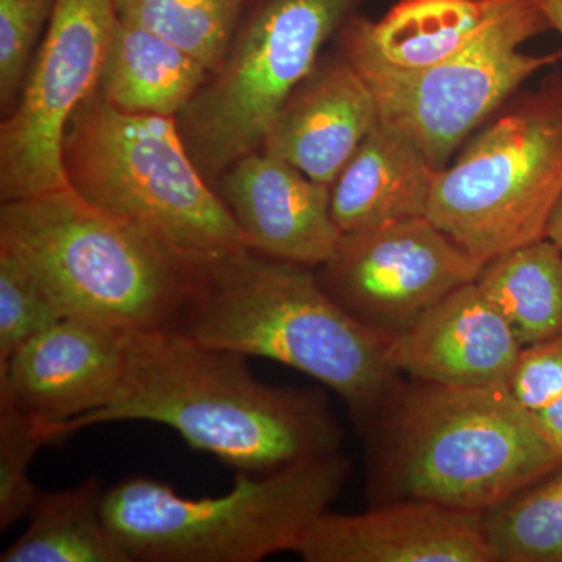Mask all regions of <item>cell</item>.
Wrapping results in <instances>:
<instances>
[{
	"instance_id": "cell-1",
	"label": "cell",
	"mask_w": 562,
	"mask_h": 562,
	"mask_svg": "<svg viewBox=\"0 0 562 562\" xmlns=\"http://www.w3.org/2000/svg\"><path fill=\"white\" fill-rule=\"evenodd\" d=\"M155 422L236 472L269 473L338 452L342 432L317 392L255 379L247 357L171 330L131 333L117 401L63 425L54 443L99 424Z\"/></svg>"
},
{
	"instance_id": "cell-2",
	"label": "cell",
	"mask_w": 562,
	"mask_h": 562,
	"mask_svg": "<svg viewBox=\"0 0 562 562\" xmlns=\"http://www.w3.org/2000/svg\"><path fill=\"white\" fill-rule=\"evenodd\" d=\"M171 331L313 376L371 428L402 387L387 358L391 339L350 316L313 268L255 250L203 271Z\"/></svg>"
},
{
	"instance_id": "cell-3",
	"label": "cell",
	"mask_w": 562,
	"mask_h": 562,
	"mask_svg": "<svg viewBox=\"0 0 562 562\" xmlns=\"http://www.w3.org/2000/svg\"><path fill=\"white\" fill-rule=\"evenodd\" d=\"M376 502L486 512L562 464V452L508 386L402 384L372 425Z\"/></svg>"
},
{
	"instance_id": "cell-4",
	"label": "cell",
	"mask_w": 562,
	"mask_h": 562,
	"mask_svg": "<svg viewBox=\"0 0 562 562\" xmlns=\"http://www.w3.org/2000/svg\"><path fill=\"white\" fill-rule=\"evenodd\" d=\"M0 249L63 316L125 333L172 330L205 271L70 188L2 202Z\"/></svg>"
},
{
	"instance_id": "cell-5",
	"label": "cell",
	"mask_w": 562,
	"mask_h": 562,
	"mask_svg": "<svg viewBox=\"0 0 562 562\" xmlns=\"http://www.w3.org/2000/svg\"><path fill=\"white\" fill-rule=\"evenodd\" d=\"M63 169L85 202L199 268L251 250L191 157L177 117L125 113L95 91L70 120Z\"/></svg>"
},
{
	"instance_id": "cell-6",
	"label": "cell",
	"mask_w": 562,
	"mask_h": 562,
	"mask_svg": "<svg viewBox=\"0 0 562 562\" xmlns=\"http://www.w3.org/2000/svg\"><path fill=\"white\" fill-rule=\"evenodd\" d=\"M342 454L306 458L269 473L236 472L217 497L128 476L103 491L102 514L131 562H258L295 552L349 479Z\"/></svg>"
},
{
	"instance_id": "cell-7",
	"label": "cell",
	"mask_w": 562,
	"mask_h": 562,
	"mask_svg": "<svg viewBox=\"0 0 562 562\" xmlns=\"http://www.w3.org/2000/svg\"><path fill=\"white\" fill-rule=\"evenodd\" d=\"M562 198V74L514 99L432 183L427 220L484 265L547 238Z\"/></svg>"
},
{
	"instance_id": "cell-8",
	"label": "cell",
	"mask_w": 562,
	"mask_h": 562,
	"mask_svg": "<svg viewBox=\"0 0 562 562\" xmlns=\"http://www.w3.org/2000/svg\"><path fill=\"white\" fill-rule=\"evenodd\" d=\"M362 0H247L224 63L177 117L210 183L260 150L277 114Z\"/></svg>"
},
{
	"instance_id": "cell-9",
	"label": "cell",
	"mask_w": 562,
	"mask_h": 562,
	"mask_svg": "<svg viewBox=\"0 0 562 562\" xmlns=\"http://www.w3.org/2000/svg\"><path fill=\"white\" fill-rule=\"evenodd\" d=\"M552 31L532 0H516L473 43L428 68L405 70L383 61L349 21L338 33L339 50L375 98L382 124L419 147L436 171L508 101L532 74L562 60V50L530 55L528 40Z\"/></svg>"
},
{
	"instance_id": "cell-10",
	"label": "cell",
	"mask_w": 562,
	"mask_h": 562,
	"mask_svg": "<svg viewBox=\"0 0 562 562\" xmlns=\"http://www.w3.org/2000/svg\"><path fill=\"white\" fill-rule=\"evenodd\" d=\"M117 21L114 0H57L20 101L0 125L2 202L68 188L66 132L98 91Z\"/></svg>"
},
{
	"instance_id": "cell-11",
	"label": "cell",
	"mask_w": 562,
	"mask_h": 562,
	"mask_svg": "<svg viewBox=\"0 0 562 562\" xmlns=\"http://www.w3.org/2000/svg\"><path fill=\"white\" fill-rule=\"evenodd\" d=\"M484 262L427 217L344 233L317 279L350 316L387 338L479 279Z\"/></svg>"
},
{
	"instance_id": "cell-12",
	"label": "cell",
	"mask_w": 562,
	"mask_h": 562,
	"mask_svg": "<svg viewBox=\"0 0 562 562\" xmlns=\"http://www.w3.org/2000/svg\"><path fill=\"white\" fill-rule=\"evenodd\" d=\"M128 336L63 317L0 368V403L40 424L54 443L63 425L117 401L127 376Z\"/></svg>"
},
{
	"instance_id": "cell-13",
	"label": "cell",
	"mask_w": 562,
	"mask_h": 562,
	"mask_svg": "<svg viewBox=\"0 0 562 562\" xmlns=\"http://www.w3.org/2000/svg\"><path fill=\"white\" fill-rule=\"evenodd\" d=\"M483 513L425 501L322 514L294 553L306 562H494Z\"/></svg>"
},
{
	"instance_id": "cell-14",
	"label": "cell",
	"mask_w": 562,
	"mask_h": 562,
	"mask_svg": "<svg viewBox=\"0 0 562 562\" xmlns=\"http://www.w3.org/2000/svg\"><path fill=\"white\" fill-rule=\"evenodd\" d=\"M251 250L319 268L342 233L331 217V187L262 149L233 162L213 183Z\"/></svg>"
},
{
	"instance_id": "cell-15",
	"label": "cell",
	"mask_w": 562,
	"mask_h": 562,
	"mask_svg": "<svg viewBox=\"0 0 562 562\" xmlns=\"http://www.w3.org/2000/svg\"><path fill=\"white\" fill-rule=\"evenodd\" d=\"M520 347L476 281L450 292L408 330L391 338L392 368L443 386H508Z\"/></svg>"
},
{
	"instance_id": "cell-16",
	"label": "cell",
	"mask_w": 562,
	"mask_h": 562,
	"mask_svg": "<svg viewBox=\"0 0 562 562\" xmlns=\"http://www.w3.org/2000/svg\"><path fill=\"white\" fill-rule=\"evenodd\" d=\"M379 122L371 88L339 52L317 61L292 91L261 149L331 187Z\"/></svg>"
},
{
	"instance_id": "cell-17",
	"label": "cell",
	"mask_w": 562,
	"mask_h": 562,
	"mask_svg": "<svg viewBox=\"0 0 562 562\" xmlns=\"http://www.w3.org/2000/svg\"><path fill=\"white\" fill-rule=\"evenodd\" d=\"M438 172L413 140L379 122L333 181V221L344 235L427 217Z\"/></svg>"
},
{
	"instance_id": "cell-18",
	"label": "cell",
	"mask_w": 562,
	"mask_h": 562,
	"mask_svg": "<svg viewBox=\"0 0 562 562\" xmlns=\"http://www.w3.org/2000/svg\"><path fill=\"white\" fill-rule=\"evenodd\" d=\"M516 0H398L379 21L351 16L349 25L394 68H428L473 43Z\"/></svg>"
},
{
	"instance_id": "cell-19",
	"label": "cell",
	"mask_w": 562,
	"mask_h": 562,
	"mask_svg": "<svg viewBox=\"0 0 562 562\" xmlns=\"http://www.w3.org/2000/svg\"><path fill=\"white\" fill-rule=\"evenodd\" d=\"M209 77L187 52L120 20L98 92L125 113L179 117Z\"/></svg>"
},
{
	"instance_id": "cell-20",
	"label": "cell",
	"mask_w": 562,
	"mask_h": 562,
	"mask_svg": "<svg viewBox=\"0 0 562 562\" xmlns=\"http://www.w3.org/2000/svg\"><path fill=\"white\" fill-rule=\"evenodd\" d=\"M95 476L68 490L43 492L29 525L0 562H131L102 514Z\"/></svg>"
},
{
	"instance_id": "cell-21",
	"label": "cell",
	"mask_w": 562,
	"mask_h": 562,
	"mask_svg": "<svg viewBox=\"0 0 562 562\" xmlns=\"http://www.w3.org/2000/svg\"><path fill=\"white\" fill-rule=\"evenodd\" d=\"M520 347L562 333V249L543 238L487 261L476 279Z\"/></svg>"
},
{
	"instance_id": "cell-22",
	"label": "cell",
	"mask_w": 562,
	"mask_h": 562,
	"mask_svg": "<svg viewBox=\"0 0 562 562\" xmlns=\"http://www.w3.org/2000/svg\"><path fill=\"white\" fill-rule=\"evenodd\" d=\"M494 562H562V464L483 513Z\"/></svg>"
},
{
	"instance_id": "cell-23",
	"label": "cell",
	"mask_w": 562,
	"mask_h": 562,
	"mask_svg": "<svg viewBox=\"0 0 562 562\" xmlns=\"http://www.w3.org/2000/svg\"><path fill=\"white\" fill-rule=\"evenodd\" d=\"M246 5L247 0H114L121 21L187 52L210 74L227 57Z\"/></svg>"
},
{
	"instance_id": "cell-24",
	"label": "cell",
	"mask_w": 562,
	"mask_h": 562,
	"mask_svg": "<svg viewBox=\"0 0 562 562\" xmlns=\"http://www.w3.org/2000/svg\"><path fill=\"white\" fill-rule=\"evenodd\" d=\"M63 317L35 276L13 254L0 249V368Z\"/></svg>"
},
{
	"instance_id": "cell-25",
	"label": "cell",
	"mask_w": 562,
	"mask_h": 562,
	"mask_svg": "<svg viewBox=\"0 0 562 562\" xmlns=\"http://www.w3.org/2000/svg\"><path fill=\"white\" fill-rule=\"evenodd\" d=\"M47 443L40 424L0 403V530L29 517L43 495L32 482L31 465Z\"/></svg>"
},
{
	"instance_id": "cell-26",
	"label": "cell",
	"mask_w": 562,
	"mask_h": 562,
	"mask_svg": "<svg viewBox=\"0 0 562 562\" xmlns=\"http://www.w3.org/2000/svg\"><path fill=\"white\" fill-rule=\"evenodd\" d=\"M57 0H0V110L9 116L49 27Z\"/></svg>"
},
{
	"instance_id": "cell-27",
	"label": "cell",
	"mask_w": 562,
	"mask_h": 562,
	"mask_svg": "<svg viewBox=\"0 0 562 562\" xmlns=\"http://www.w3.org/2000/svg\"><path fill=\"white\" fill-rule=\"evenodd\" d=\"M508 390L531 413L562 397V333L522 347Z\"/></svg>"
},
{
	"instance_id": "cell-28",
	"label": "cell",
	"mask_w": 562,
	"mask_h": 562,
	"mask_svg": "<svg viewBox=\"0 0 562 562\" xmlns=\"http://www.w3.org/2000/svg\"><path fill=\"white\" fill-rule=\"evenodd\" d=\"M532 414H535L538 424L541 425L547 438L562 452V397Z\"/></svg>"
},
{
	"instance_id": "cell-29",
	"label": "cell",
	"mask_w": 562,
	"mask_h": 562,
	"mask_svg": "<svg viewBox=\"0 0 562 562\" xmlns=\"http://www.w3.org/2000/svg\"><path fill=\"white\" fill-rule=\"evenodd\" d=\"M532 2L542 11L552 31H557L562 36V0H532Z\"/></svg>"
},
{
	"instance_id": "cell-30",
	"label": "cell",
	"mask_w": 562,
	"mask_h": 562,
	"mask_svg": "<svg viewBox=\"0 0 562 562\" xmlns=\"http://www.w3.org/2000/svg\"><path fill=\"white\" fill-rule=\"evenodd\" d=\"M547 238L558 244L562 249V198L560 203H558L557 210H554L552 220H550Z\"/></svg>"
}]
</instances>
